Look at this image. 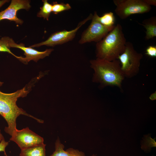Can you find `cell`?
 I'll return each mask as SVG.
<instances>
[{
    "instance_id": "1",
    "label": "cell",
    "mask_w": 156,
    "mask_h": 156,
    "mask_svg": "<svg viewBox=\"0 0 156 156\" xmlns=\"http://www.w3.org/2000/svg\"><path fill=\"white\" fill-rule=\"evenodd\" d=\"M3 83L0 81V86ZM29 89L25 87L11 93H3L0 90V115L6 121L8 126L4 128V131L11 136L16 129V119L20 115H23L32 118L38 122L43 123V120L38 119L27 114L16 104L18 99L26 96L29 92Z\"/></svg>"
},
{
    "instance_id": "2",
    "label": "cell",
    "mask_w": 156,
    "mask_h": 156,
    "mask_svg": "<svg viewBox=\"0 0 156 156\" xmlns=\"http://www.w3.org/2000/svg\"><path fill=\"white\" fill-rule=\"evenodd\" d=\"M93 70L92 81L99 83L101 87L116 86L121 89L125 78L117 59L112 61L96 58L90 61Z\"/></svg>"
},
{
    "instance_id": "3",
    "label": "cell",
    "mask_w": 156,
    "mask_h": 156,
    "mask_svg": "<svg viewBox=\"0 0 156 156\" xmlns=\"http://www.w3.org/2000/svg\"><path fill=\"white\" fill-rule=\"evenodd\" d=\"M126 40L121 25L117 24L100 41L96 43V58L112 61L125 51Z\"/></svg>"
},
{
    "instance_id": "4",
    "label": "cell",
    "mask_w": 156,
    "mask_h": 156,
    "mask_svg": "<svg viewBox=\"0 0 156 156\" xmlns=\"http://www.w3.org/2000/svg\"><path fill=\"white\" fill-rule=\"evenodd\" d=\"M143 57L142 54L135 50L131 42H126L124 51L117 58L125 78H131L138 74Z\"/></svg>"
},
{
    "instance_id": "5",
    "label": "cell",
    "mask_w": 156,
    "mask_h": 156,
    "mask_svg": "<svg viewBox=\"0 0 156 156\" xmlns=\"http://www.w3.org/2000/svg\"><path fill=\"white\" fill-rule=\"evenodd\" d=\"M113 2L116 6L115 12L122 20L132 14L148 12L151 9L143 0H114Z\"/></svg>"
},
{
    "instance_id": "6",
    "label": "cell",
    "mask_w": 156,
    "mask_h": 156,
    "mask_svg": "<svg viewBox=\"0 0 156 156\" xmlns=\"http://www.w3.org/2000/svg\"><path fill=\"white\" fill-rule=\"evenodd\" d=\"M98 15L96 12L95 11L90 24L81 35L79 44H83L92 42L97 43L114 27L115 25L113 27H107L102 25L98 20Z\"/></svg>"
},
{
    "instance_id": "7",
    "label": "cell",
    "mask_w": 156,
    "mask_h": 156,
    "mask_svg": "<svg viewBox=\"0 0 156 156\" xmlns=\"http://www.w3.org/2000/svg\"><path fill=\"white\" fill-rule=\"evenodd\" d=\"M93 15L90 13L86 18L80 21L75 28L70 31L64 30L57 31L51 34L45 40L30 46L29 47L33 48L44 45L54 47L72 41L75 38L79 29L87 22L91 20Z\"/></svg>"
},
{
    "instance_id": "8",
    "label": "cell",
    "mask_w": 156,
    "mask_h": 156,
    "mask_svg": "<svg viewBox=\"0 0 156 156\" xmlns=\"http://www.w3.org/2000/svg\"><path fill=\"white\" fill-rule=\"evenodd\" d=\"M11 136L10 140L15 142L21 150L44 143L43 138L28 127L21 130L17 129Z\"/></svg>"
},
{
    "instance_id": "9",
    "label": "cell",
    "mask_w": 156,
    "mask_h": 156,
    "mask_svg": "<svg viewBox=\"0 0 156 156\" xmlns=\"http://www.w3.org/2000/svg\"><path fill=\"white\" fill-rule=\"evenodd\" d=\"M28 0H12L9 6L0 12V21L7 20L13 21L18 25H22L23 21L17 16V13L21 9L28 10L31 7Z\"/></svg>"
},
{
    "instance_id": "10",
    "label": "cell",
    "mask_w": 156,
    "mask_h": 156,
    "mask_svg": "<svg viewBox=\"0 0 156 156\" xmlns=\"http://www.w3.org/2000/svg\"><path fill=\"white\" fill-rule=\"evenodd\" d=\"M11 48H16L21 49L24 52L25 57L20 56L18 59L24 63H27L31 60L37 62L40 59L49 56L54 49H47L43 51H40L32 48L26 47L23 43L17 44L14 41L11 44Z\"/></svg>"
},
{
    "instance_id": "11",
    "label": "cell",
    "mask_w": 156,
    "mask_h": 156,
    "mask_svg": "<svg viewBox=\"0 0 156 156\" xmlns=\"http://www.w3.org/2000/svg\"><path fill=\"white\" fill-rule=\"evenodd\" d=\"M64 148V145L58 138L55 143V151L50 156H85L84 152L78 150L69 148L65 150Z\"/></svg>"
},
{
    "instance_id": "12",
    "label": "cell",
    "mask_w": 156,
    "mask_h": 156,
    "mask_svg": "<svg viewBox=\"0 0 156 156\" xmlns=\"http://www.w3.org/2000/svg\"><path fill=\"white\" fill-rule=\"evenodd\" d=\"M146 29L145 38L148 40L156 36V17L153 16L144 20L141 24Z\"/></svg>"
},
{
    "instance_id": "13",
    "label": "cell",
    "mask_w": 156,
    "mask_h": 156,
    "mask_svg": "<svg viewBox=\"0 0 156 156\" xmlns=\"http://www.w3.org/2000/svg\"><path fill=\"white\" fill-rule=\"evenodd\" d=\"M46 145L43 143L21 150L19 156H46Z\"/></svg>"
},
{
    "instance_id": "14",
    "label": "cell",
    "mask_w": 156,
    "mask_h": 156,
    "mask_svg": "<svg viewBox=\"0 0 156 156\" xmlns=\"http://www.w3.org/2000/svg\"><path fill=\"white\" fill-rule=\"evenodd\" d=\"M97 19L100 23L104 26L111 27L115 26V18L114 13L112 12H106L101 16L99 15Z\"/></svg>"
},
{
    "instance_id": "15",
    "label": "cell",
    "mask_w": 156,
    "mask_h": 156,
    "mask_svg": "<svg viewBox=\"0 0 156 156\" xmlns=\"http://www.w3.org/2000/svg\"><path fill=\"white\" fill-rule=\"evenodd\" d=\"M42 1L43 5L40 8V10L38 13L37 16L48 21L52 12V5L49 3L47 0H43Z\"/></svg>"
},
{
    "instance_id": "16",
    "label": "cell",
    "mask_w": 156,
    "mask_h": 156,
    "mask_svg": "<svg viewBox=\"0 0 156 156\" xmlns=\"http://www.w3.org/2000/svg\"><path fill=\"white\" fill-rule=\"evenodd\" d=\"M14 41L13 39L8 36H4L0 39V52L8 53L18 59L20 56H17L14 54L10 51V45Z\"/></svg>"
},
{
    "instance_id": "17",
    "label": "cell",
    "mask_w": 156,
    "mask_h": 156,
    "mask_svg": "<svg viewBox=\"0 0 156 156\" xmlns=\"http://www.w3.org/2000/svg\"><path fill=\"white\" fill-rule=\"evenodd\" d=\"M52 5V12L55 14L71 9V5L68 3H58L57 2H54Z\"/></svg>"
},
{
    "instance_id": "18",
    "label": "cell",
    "mask_w": 156,
    "mask_h": 156,
    "mask_svg": "<svg viewBox=\"0 0 156 156\" xmlns=\"http://www.w3.org/2000/svg\"><path fill=\"white\" fill-rule=\"evenodd\" d=\"M145 54L151 57H156V46L150 45L146 49Z\"/></svg>"
},
{
    "instance_id": "19",
    "label": "cell",
    "mask_w": 156,
    "mask_h": 156,
    "mask_svg": "<svg viewBox=\"0 0 156 156\" xmlns=\"http://www.w3.org/2000/svg\"><path fill=\"white\" fill-rule=\"evenodd\" d=\"M8 144L9 142L5 141L4 138L0 142V152H3L4 155H7L5 151V149Z\"/></svg>"
},
{
    "instance_id": "20",
    "label": "cell",
    "mask_w": 156,
    "mask_h": 156,
    "mask_svg": "<svg viewBox=\"0 0 156 156\" xmlns=\"http://www.w3.org/2000/svg\"><path fill=\"white\" fill-rule=\"evenodd\" d=\"M143 1L148 5L151 6H156V0H143Z\"/></svg>"
},
{
    "instance_id": "21",
    "label": "cell",
    "mask_w": 156,
    "mask_h": 156,
    "mask_svg": "<svg viewBox=\"0 0 156 156\" xmlns=\"http://www.w3.org/2000/svg\"><path fill=\"white\" fill-rule=\"evenodd\" d=\"M8 0H0V8L6 3L9 2Z\"/></svg>"
},
{
    "instance_id": "22",
    "label": "cell",
    "mask_w": 156,
    "mask_h": 156,
    "mask_svg": "<svg viewBox=\"0 0 156 156\" xmlns=\"http://www.w3.org/2000/svg\"><path fill=\"white\" fill-rule=\"evenodd\" d=\"M4 138L3 136V135L1 133V130L0 129V142Z\"/></svg>"
},
{
    "instance_id": "23",
    "label": "cell",
    "mask_w": 156,
    "mask_h": 156,
    "mask_svg": "<svg viewBox=\"0 0 156 156\" xmlns=\"http://www.w3.org/2000/svg\"><path fill=\"white\" fill-rule=\"evenodd\" d=\"M4 156H8L7 155H4Z\"/></svg>"
}]
</instances>
